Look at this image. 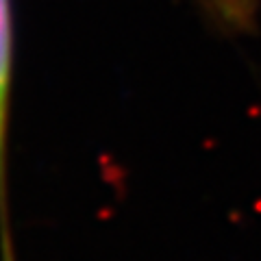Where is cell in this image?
Masks as SVG:
<instances>
[{"label": "cell", "mask_w": 261, "mask_h": 261, "mask_svg": "<svg viewBox=\"0 0 261 261\" xmlns=\"http://www.w3.org/2000/svg\"><path fill=\"white\" fill-rule=\"evenodd\" d=\"M13 79V27L11 5L0 0V248L3 261H13L9 218H7V140H9V105Z\"/></svg>", "instance_id": "6da1fadb"}, {"label": "cell", "mask_w": 261, "mask_h": 261, "mask_svg": "<svg viewBox=\"0 0 261 261\" xmlns=\"http://www.w3.org/2000/svg\"><path fill=\"white\" fill-rule=\"evenodd\" d=\"M216 9L224 15L226 22L231 24H244L246 22V0H209Z\"/></svg>", "instance_id": "7a4b0ae2"}]
</instances>
